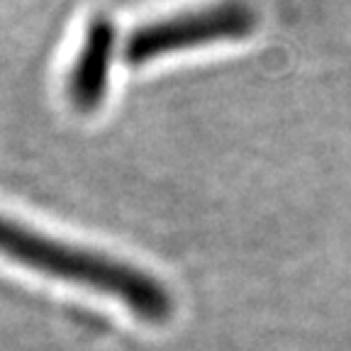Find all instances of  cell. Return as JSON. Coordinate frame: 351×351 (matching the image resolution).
<instances>
[{"label": "cell", "mask_w": 351, "mask_h": 351, "mask_svg": "<svg viewBox=\"0 0 351 351\" xmlns=\"http://www.w3.org/2000/svg\"><path fill=\"white\" fill-rule=\"evenodd\" d=\"M0 256L34 274L112 298L147 324H166L173 317V295L149 271L103 252L47 237L5 215H0Z\"/></svg>", "instance_id": "cell-1"}, {"label": "cell", "mask_w": 351, "mask_h": 351, "mask_svg": "<svg viewBox=\"0 0 351 351\" xmlns=\"http://www.w3.org/2000/svg\"><path fill=\"white\" fill-rule=\"evenodd\" d=\"M256 27V12L244 0H222L215 5L171 15L132 29L125 39V61L149 64L173 51L197 49L215 42L241 39Z\"/></svg>", "instance_id": "cell-2"}, {"label": "cell", "mask_w": 351, "mask_h": 351, "mask_svg": "<svg viewBox=\"0 0 351 351\" xmlns=\"http://www.w3.org/2000/svg\"><path fill=\"white\" fill-rule=\"evenodd\" d=\"M117 47V27L108 15H95L83 37L81 49L69 73V98L81 112H93L103 105L110 83V69Z\"/></svg>", "instance_id": "cell-3"}]
</instances>
